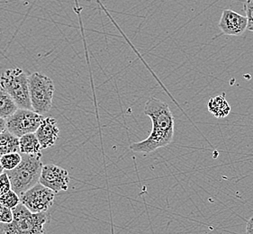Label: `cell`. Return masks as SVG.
Instances as JSON below:
<instances>
[{
	"label": "cell",
	"instance_id": "1",
	"mask_svg": "<svg viewBox=\"0 0 253 234\" xmlns=\"http://www.w3.org/2000/svg\"><path fill=\"white\" fill-rule=\"evenodd\" d=\"M144 115L152 120V132L145 140L131 144L132 152L151 153L170 144L174 137L175 121L167 103L155 97L150 98L145 104Z\"/></svg>",
	"mask_w": 253,
	"mask_h": 234
},
{
	"label": "cell",
	"instance_id": "2",
	"mask_svg": "<svg viewBox=\"0 0 253 234\" xmlns=\"http://www.w3.org/2000/svg\"><path fill=\"white\" fill-rule=\"evenodd\" d=\"M49 222L48 212L33 213L20 203L13 209V221L0 224V234H46Z\"/></svg>",
	"mask_w": 253,
	"mask_h": 234
},
{
	"label": "cell",
	"instance_id": "3",
	"mask_svg": "<svg viewBox=\"0 0 253 234\" xmlns=\"http://www.w3.org/2000/svg\"><path fill=\"white\" fill-rule=\"evenodd\" d=\"M22 154V160L16 168L5 172L10 180L11 189L21 195L40 181L43 167L42 153L36 154Z\"/></svg>",
	"mask_w": 253,
	"mask_h": 234
},
{
	"label": "cell",
	"instance_id": "4",
	"mask_svg": "<svg viewBox=\"0 0 253 234\" xmlns=\"http://www.w3.org/2000/svg\"><path fill=\"white\" fill-rule=\"evenodd\" d=\"M0 87L10 95L18 108L32 109L29 77L20 68L8 69L0 76Z\"/></svg>",
	"mask_w": 253,
	"mask_h": 234
},
{
	"label": "cell",
	"instance_id": "5",
	"mask_svg": "<svg viewBox=\"0 0 253 234\" xmlns=\"http://www.w3.org/2000/svg\"><path fill=\"white\" fill-rule=\"evenodd\" d=\"M32 109L39 115H45L52 107L54 84L49 77L40 72L32 73L29 76Z\"/></svg>",
	"mask_w": 253,
	"mask_h": 234
},
{
	"label": "cell",
	"instance_id": "6",
	"mask_svg": "<svg viewBox=\"0 0 253 234\" xmlns=\"http://www.w3.org/2000/svg\"><path fill=\"white\" fill-rule=\"evenodd\" d=\"M42 115L31 109L18 108L12 116L6 118V130L16 137L20 138L31 132H36L42 121Z\"/></svg>",
	"mask_w": 253,
	"mask_h": 234
},
{
	"label": "cell",
	"instance_id": "7",
	"mask_svg": "<svg viewBox=\"0 0 253 234\" xmlns=\"http://www.w3.org/2000/svg\"><path fill=\"white\" fill-rule=\"evenodd\" d=\"M55 195L51 189L38 183L22 194L20 201L33 213L48 212L53 205Z\"/></svg>",
	"mask_w": 253,
	"mask_h": 234
},
{
	"label": "cell",
	"instance_id": "8",
	"mask_svg": "<svg viewBox=\"0 0 253 234\" xmlns=\"http://www.w3.org/2000/svg\"><path fill=\"white\" fill-rule=\"evenodd\" d=\"M70 179L66 169L53 164H47L42 167L39 183L57 194L68 190Z\"/></svg>",
	"mask_w": 253,
	"mask_h": 234
},
{
	"label": "cell",
	"instance_id": "9",
	"mask_svg": "<svg viewBox=\"0 0 253 234\" xmlns=\"http://www.w3.org/2000/svg\"><path fill=\"white\" fill-rule=\"evenodd\" d=\"M248 20L246 16L230 9L223 10L219 22V28L225 36H236L243 35L247 30Z\"/></svg>",
	"mask_w": 253,
	"mask_h": 234
},
{
	"label": "cell",
	"instance_id": "10",
	"mask_svg": "<svg viewBox=\"0 0 253 234\" xmlns=\"http://www.w3.org/2000/svg\"><path fill=\"white\" fill-rule=\"evenodd\" d=\"M36 134L42 149L52 147L60 135V129L57 125L56 119L52 117L42 119L40 126L36 130Z\"/></svg>",
	"mask_w": 253,
	"mask_h": 234
},
{
	"label": "cell",
	"instance_id": "11",
	"mask_svg": "<svg viewBox=\"0 0 253 234\" xmlns=\"http://www.w3.org/2000/svg\"><path fill=\"white\" fill-rule=\"evenodd\" d=\"M208 111L216 118H224L231 112V107L225 98V94L210 98L208 102Z\"/></svg>",
	"mask_w": 253,
	"mask_h": 234
},
{
	"label": "cell",
	"instance_id": "12",
	"mask_svg": "<svg viewBox=\"0 0 253 234\" xmlns=\"http://www.w3.org/2000/svg\"><path fill=\"white\" fill-rule=\"evenodd\" d=\"M20 152L19 138L5 130L0 133V155Z\"/></svg>",
	"mask_w": 253,
	"mask_h": 234
},
{
	"label": "cell",
	"instance_id": "13",
	"mask_svg": "<svg viewBox=\"0 0 253 234\" xmlns=\"http://www.w3.org/2000/svg\"><path fill=\"white\" fill-rule=\"evenodd\" d=\"M20 153L24 154H36L41 153L42 146L36 132H31L19 138Z\"/></svg>",
	"mask_w": 253,
	"mask_h": 234
},
{
	"label": "cell",
	"instance_id": "14",
	"mask_svg": "<svg viewBox=\"0 0 253 234\" xmlns=\"http://www.w3.org/2000/svg\"><path fill=\"white\" fill-rule=\"evenodd\" d=\"M18 109L9 94L0 87V117L6 119Z\"/></svg>",
	"mask_w": 253,
	"mask_h": 234
},
{
	"label": "cell",
	"instance_id": "15",
	"mask_svg": "<svg viewBox=\"0 0 253 234\" xmlns=\"http://www.w3.org/2000/svg\"><path fill=\"white\" fill-rule=\"evenodd\" d=\"M22 160V154L19 153H11L2 155L0 161L5 170H12L16 168Z\"/></svg>",
	"mask_w": 253,
	"mask_h": 234
},
{
	"label": "cell",
	"instance_id": "16",
	"mask_svg": "<svg viewBox=\"0 0 253 234\" xmlns=\"http://www.w3.org/2000/svg\"><path fill=\"white\" fill-rule=\"evenodd\" d=\"M0 202L6 207L13 210L20 204V195L10 189L0 197Z\"/></svg>",
	"mask_w": 253,
	"mask_h": 234
},
{
	"label": "cell",
	"instance_id": "17",
	"mask_svg": "<svg viewBox=\"0 0 253 234\" xmlns=\"http://www.w3.org/2000/svg\"><path fill=\"white\" fill-rule=\"evenodd\" d=\"M243 9L248 20L247 30L253 32V0H246L243 5Z\"/></svg>",
	"mask_w": 253,
	"mask_h": 234
},
{
	"label": "cell",
	"instance_id": "18",
	"mask_svg": "<svg viewBox=\"0 0 253 234\" xmlns=\"http://www.w3.org/2000/svg\"><path fill=\"white\" fill-rule=\"evenodd\" d=\"M13 221V210L0 202V224H7Z\"/></svg>",
	"mask_w": 253,
	"mask_h": 234
},
{
	"label": "cell",
	"instance_id": "19",
	"mask_svg": "<svg viewBox=\"0 0 253 234\" xmlns=\"http://www.w3.org/2000/svg\"><path fill=\"white\" fill-rule=\"evenodd\" d=\"M10 189V180L6 172H4L0 175V197Z\"/></svg>",
	"mask_w": 253,
	"mask_h": 234
},
{
	"label": "cell",
	"instance_id": "20",
	"mask_svg": "<svg viewBox=\"0 0 253 234\" xmlns=\"http://www.w3.org/2000/svg\"><path fill=\"white\" fill-rule=\"evenodd\" d=\"M246 234H253V216L246 224Z\"/></svg>",
	"mask_w": 253,
	"mask_h": 234
},
{
	"label": "cell",
	"instance_id": "21",
	"mask_svg": "<svg viewBox=\"0 0 253 234\" xmlns=\"http://www.w3.org/2000/svg\"><path fill=\"white\" fill-rule=\"evenodd\" d=\"M6 130V120L0 117V133Z\"/></svg>",
	"mask_w": 253,
	"mask_h": 234
},
{
	"label": "cell",
	"instance_id": "22",
	"mask_svg": "<svg viewBox=\"0 0 253 234\" xmlns=\"http://www.w3.org/2000/svg\"><path fill=\"white\" fill-rule=\"evenodd\" d=\"M4 170H5V168H3L2 164H1V161H0V175L2 173H4Z\"/></svg>",
	"mask_w": 253,
	"mask_h": 234
}]
</instances>
